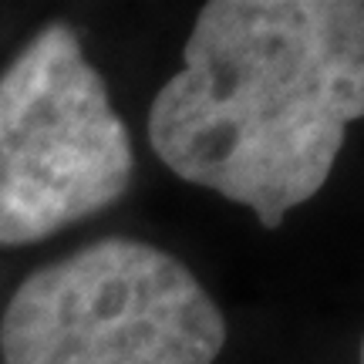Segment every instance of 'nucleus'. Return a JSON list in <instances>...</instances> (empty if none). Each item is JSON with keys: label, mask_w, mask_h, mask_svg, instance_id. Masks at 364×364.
I'll use <instances>...</instances> for the list:
<instances>
[{"label": "nucleus", "mask_w": 364, "mask_h": 364, "mask_svg": "<svg viewBox=\"0 0 364 364\" xmlns=\"http://www.w3.org/2000/svg\"><path fill=\"white\" fill-rule=\"evenodd\" d=\"M364 115L358 0H213L149 112V142L179 179L277 230L327 182Z\"/></svg>", "instance_id": "f257e3e1"}, {"label": "nucleus", "mask_w": 364, "mask_h": 364, "mask_svg": "<svg viewBox=\"0 0 364 364\" xmlns=\"http://www.w3.org/2000/svg\"><path fill=\"white\" fill-rule=\"evenodd\" d=\"M132 139L65 24L0 75V243L24 247L125 196Z\"/></svg>", "instance_id": "7ed1b4c3"}, {"label": "nucleus", "mask_w": 364, "mask_h": 364, "mask_svg": "<svg viewBox=\"0 0 364 364\" xmlns=\"http://www.w3.org/2000/svg\"><path fill=\"white\" fill-rule=\"evenodd\" d=\"M226 321L189 267L139 240H98L14 290L4 364H213Z\"/></svg>", "instance_id": "f03ea898"}]
</instances>
